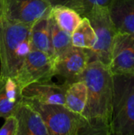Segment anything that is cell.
<instances>
[{"mask_svg":"<svg viewBox=\"0 0 134 135\" xmlns=\"http://www.w3.org/2000/svg\"><path fill=\"white\" fill-rule=\"evenodd\" d=\"M51 6L62 5L70 7L77 12L82 17L96 6L108 7L115 0H48Z\"/></svg>","mask_w":134,"mask_h":135,"instance_id":"d6986e66","label":"cell"},{"mask_svg":"<svg viewBox=\"0 0 134 135\" xmlns=\"http://www.w3.org/2000/svg\"><path fill=\"white\" fill-rule=\"evenodd\" d=\"M17 121L13 115L5 118V123L0 128V135H17Z\"/></svg>","mask_w":134,"mask_h":135,"instance_id":"ffe728a7","label":"cell"},{"mask_svg":"<svg viewBox=\"0 0 134 135\" xmlns=\"http://www.w3.org/2000/svg\"><path fill=\"white\" fill-rule=\"evenodd\" d=\"M31 27L0 17V77L15 78L32 50Z\"/></svg>","mask_w":134,"mask_h":135,"instance_id":"7a4b0ae2","label":"cell"},{"mask_svg":"<svg viewBox=\"0 0 134 135\" xmlns=\"http://www.w3.org/2000/svg\"><path fill=\"white\" fill-rule=\"evenodd\" d=\"M50 32L51 45L55 61L72 47L71 35L61 28L50 15Z\"/></svg>","mask_w":134,"mask_h":135,"instance_id":"e0dca14e","label":"cell"},{"mask_svg":"<svg viewBox=\"0 0 134 135\" xmlns=\"http://www.w3.org/2000/svg\"><path fill=\"white\" fill-rule=\"evenodd\" d=\"M50 15L61 28L70 35L83 18L74 9L62 5L52 6Z\"/></svg>","mask_w":134,"mask_h":135,"instance_id":"2e32d148","label":"cell"},{"mask_svg":"<svg viewBox=\"0 0 134 135\" xmlns=\"http://www.w3.org/2000/svg\"><path fill=\"white\" fill-rule=\"evenodd\" d=\"M85 17H87L93 28L96 42L92 49H87L90 62L98 60L108 66L114 38L118 32L109 13L108 7L94 6Z\"/></svg>","mask_w":134,"mask_h":135,"instance_id":"5b68a950","label":"cell"},{"mask_svg":"<svg viewBox=\"0 0 134 135\" xmlns=\"http://www.w3.org/2000/svg\"><path fill=\"white\" fill-rule=\"evenodd\" d=\"M79 80L87 86V100L81 114L85 127L81 135H111L114 84L108 66L98 60L91 61Z\"/></svg>","mask_w":134,"mask_h":135,"instance_id":"6da1fadb","label":"cell"},{"mask_svg":"<svg viewBox=\"0 0 134 135\" xmlns=\"http://www.w3.org/2000/svg\"><path fill=\"white\" fill-rule=\"evenodd\" d=\"M87 100V86L81 81L70 83L66 91L64 106L71 112L81 115Z\"/></svg>","mask_w":134,"mask_h":135,"instance_id":"9a60e30c","label":"cell"},{"mask_svg":"<svg viewBox=\"0 0 134 135\" xmlns=\"http://www.w3.org/2000/svg\"><path fill=\"white\" fill-rule=\"evenodd\" d=\"M13 115L17 121V135H49L41 115L24 99Z\"/></svg>","mask_w":134,"mask_h":135,"instance_id":"8fae6325","label":"cell"},{"mask_svg":"<svg viewBox=\"0 0 134 135\" xmlns=\"http://www.w3.org/2000/svg\"><path fill=\"white\" fill-rule=\"evenodd\" d=\"M54 76V63L51 58L43 51L32 49L14 78L22 89L32 83L51 81Z\"/></svg>","mask_w":134,"mask_h":135,"instance_id":"8992f818","label":"cell"},{"mask_svg":"<svg viewBox=\"0 0 134 135\" xmlns=\"http://www.w3.org/2000/svg\"><path fill=\"white\" fill-rule=\"evenodd\" d=\"M2 16L9 20L32 25L50 13L48 0H1Z\"/></svg>","mask_w":134,"mask_h":135,"instance_id":"52a82bcc","label":"cell"},{"mask_svg":"<svg viewBox=\"0 0 134 135\" xmlns=\"http://www.w3.org/2000/svg\"><path fill=\"white\" fill-rule=\"evenodd\" d=\"M41 115L49 135H81L85 121L64 104H43L24 99Z\"/></svg>","mask_w":134,"mask_h":135,"instance_id":"277c9868","label":"cell"},{"mask_svg":"<svg viewBox=\"0 0 134 135\" xmlns=\"http://www.w3.org/2000/svg\"><path fill=\"white\" fill-rule=\"evenodd\" d=\"M72 44L74 47L92 49L96 42V36L88 19L83 17L80 24L71 34Z\"/></svg>","mask_w":134,"mask_h":135,"instance_id":"ac0fdd59","label":"cell"},{"mask_svg":"<svg viewBox=\"0 0 134 135\" xmlns=\"http://www.w3.org/2000/svg\"><path fill=\"white\" fill-rule=\"evenodd\" d=\"M2 2L0 0V17H2Z\"/></svg>","mask_w":134,"mask_h":135,"instance_id":"44dd1931","label":"cell"},{"mask_svg":"<svg viewBox=\"0 0 134 135\" xmlns=\"http://www.w3.org/2000/svg\"><path fill=\"white\" fill-rule=\"evenodd\" d=\"M70 83L59 85L51 81L29 84L21 89L23 99L43 104H64L66 91Z\"/></svg>","mask_w":134,"mask_h":135,"instance_id":"30bf717a","label":"cell"},{"mask_svg":"<svg viewBox=\"0 0 134 135\" xmlns=\"http://www.w3.org/2000/svg\"><path fill=\"white\" fill-rule=\"evenodd\" d=\"M22 100L21 89L15 78L0 77V118L13 115Z\"/></svg>","mask_w":134,"mask_h":135,"instance_id":"7c38bea8","label":"cell"},{"mask_svg":"<svg viewBox=\"0 0 134 135\" xmlns=\"http://www.w3.org/2000/svg\"><path fill=\"white\" fill-rule=\"evenodd\" d=\"M111 134L134 135V76L113 75Z\"/></svg>","mask_w":134,"mask_h":135,"instance_id":"3957f363","label":"cell"},{"mask_svg":"<svg viewBox=\"0 0 134 135\" xmlns=\"http://www.w3.org/2000/svg\"><path fill=\"white\" fill-rule=\"evenodd\" d=\"M108 9L118 32L134 34V0H115Z\"/></svg>","mask_w":134,"mask_h":135,"instance_id":"4fadbf2b","label":"cell"},{"mask_svg":"<svg viewBox=\"0 0 134 135\" xmlns=\"http://www.w3.org/2000/svg\"><path fill=\"white\" fill-rule=\"evenodd\" d=\"M108 67L113 75L134 76V34L116 33Z\"/></svg>","mask_w":134,"mask_h":135,"instance_id":"ba28073f","label":"cell"},{"mask_svg":"<svg viewBox=\"0 0 134 135\" xmlns=\"http://www.w3.org/2000/svg\"><path fill=\"white\" fill-rule=\"evenodd\" d=\"M90 62L87 49L73 46L54 62V75L61 76L68 83L79 80Z\"/></svg>","mask_w":134,"mask_h":135,"instance_id":"9c48e42d","label":"cell"},{"mask_svg":"<svg viewBox=\"0 0 134 135\" xmlns=\"http://www.w3.org/2000/svg\"><path fill=\"white\" fill-rule=\"evenodd\" d=\"M31 44L32 49L46 53L51 58L54 63L50 32V13L39 18L32 25Z\"/></svg>","mask_w":134,"mask_h":135,"instance_id":"5bb4252c","label":"cell"}]
</instances>
